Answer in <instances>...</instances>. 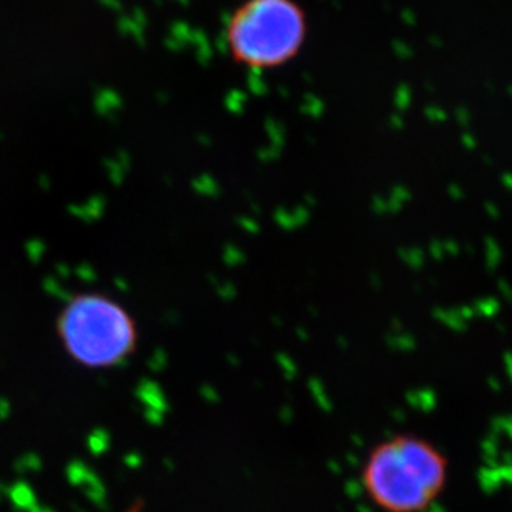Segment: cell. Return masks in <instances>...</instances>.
Instances as JSON below:
<instances>
[{
  "mask_svg": "<svg viewBox=\"0 0 512 512\" xmlns=\"http://www.w3.org/2000/svg\"><path fill=\"white\" fill-rule=\"evenodd\" d=\"M448 459L433 444L399 434L371 451L363 484L371 501L386 512H423L441 496Z\"/></svg>",
  "mask_w": 512,
  "mask_h": 512,
  "instance_id": "6da1fadb",
  "label": "cell"
},
{
  "mask_svg": "<svg viewBox=\"0 0 512 512\" xmlns=\"http://www.w3.org/2000/svg\"><path fill=\"white\" fill-rule=\"evenodd\" d=\"M57 336L77 365L105 370L137 350V323L119 301L100 293L72 296L57 316Z\"/></svg>",
  "mask_w": 512,
  "mask_h": 512,
  "instance_id": "7a4b0ae2",
  "label": "cell"
},
{
  "mask_svg": "<svg viewBox=\"0 0 512 512\" xmlns=\"http://www.w3.org/2000/svg\"><path fill=\"white\" fill-rule=\"evenodd\" d=\"M305 39V12L295 0H247L227 27L228 50L248 69L285 65L295 59Z\"/></svg>",
  "mask_w": 512,
  "mask_h": 512,
  "instance_id": "3957f363",
  "label": "cell"
}]
</instances>
